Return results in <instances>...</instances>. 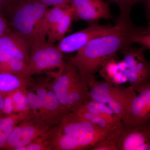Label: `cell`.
Masks as SVG:
<instances>
[{
  "mask_svg": "<svg viewBox=\"0 0 150 150\" xmlns=\"http://www.w3.org/2000/svg\"><path fill=\"white\" fill-rule=\"evenodd\" d=\"M145 50L142 46L139 48L130 46L122 52L124 54L123 61L126 64V69L133 70L148 82L150 81V62L145 59Z\"/></svg>",
  "mask_w": 150,
  "mask_h": 150,
  "instance_id": "14",
  "label": "cell"
},
{
  "mask_svg": "<svg viewBox=\"0 0 150 150\" xmlns=\"http://www.w3.org/2000/svg\"><path fill=\"white\" fill-rule=\"evenodd\" d=\"M9 30L8 24L5 18L0 13V37Z\"/></svg>",
  "mask_w": 150,
  "mask_h": 150,
  "instance_id": "32",
  "label": "cell"
},
{
  "mask_svg": "<svg viewBox=\"0 0 150 150\" xmlns=\"http://www.w3.org/2000/svg\"><path fill=\"white\" fill-rule=\"evenodd\" d=\"M30 57L28 63L27 76L42 74L57 69L59 74L64 68L63 53L47 40L35 43L29 48Z\"/></svg>",
  "mask_w": 150,
  "mask_h": 150,
  "instance_id": "5",
  "label": "cell"
},
{
  "mask_svg": "<svg viewBox=\"0 0 150 150\" xmlns=\"http://www.w3.org/2000/svg\"><path fill=\"white\" fill-rule=\"evenodd\" d=\"M71 8L69 5L53 7L48 9L43 17L39 27L38 35L40 39H46L50 30Z\"/></svg>",
  "mask_w": 150,
  "mask_h": 150,
  "instance_id": "16",
  "label": "cell"
},
{
  "mask_svg": "<svg viewBox=\"0 0 150 150\" xmlns=\"http://www.w3.org/2000/svg\"><path fill=\"white\" fill-rule=\"evenodd\" d=\"M126 81H127V79L123 72L119 71L113 76L110 83L118 85L120 84L124 83Z\"/></svg>",
  "mask_w": 150,
  "mask_h": 150,
  "instance_id": "31",
  "label": "cell"
},
{
  "mask_svg": "<svg viewBox=\"0 0 150 150\" xmlns=\"http://www.w3.org/2000/svg\"><path fill=\"white\" fill-rule=\"evenodd\" d=\"M12 57L13 56L0 48V63L8 62Z\"/></svg>",
  "mask_w": 150,
  "mask_h": 150,
  "instance_id": "33",
  "label": "cell"
},
{
  "mask_svg": "<svg viewBox=\"0 0 150 150\" xmlns=\"http://www.w3.org/2000/svg\"><path fill=\"white\" fill-rule=\"evenodd\" d=\"M88 88L82 81L75 85L68 94L66 107L71 112H76L86 101L89 100Z\"/></svg>",
  "mask_w": 150,
  "mask_h": 150,
  "instance_id": "17",
  "label": "cell"
},
{
  "mask_svg": "<svg viewBox=\"0 0 150 150\" xmlns=\"http://www.w3.org/2000/svg\"><path fill=\"white\" fill-rule=\"evenodd\" d=\"M51 88L56 98L66 107L67 96L73 87L82 81L79 71L69 59L62 73L55 76Z\"/></svg>",
  "mask_w": 150,
  "mask_h": 150,
  "instance_id": "11",
  "label": "cell"
},
{
  "mask_svg": "<svg viewBox=\"0 0 150 150\" xmlns=\"http://www.w3.org/2000/svg\"><path fill=\"white\" fill-rule=\"evenodd\" d=\"M46 6H59L69 4L71 0H39Z\"/></svg>",
  "mask_w": 150,
  "mask_h": 150,
  "instance_id": "29",
  "label": "cell"
},
{
  "mask_svg": "<svg viewBox=\"0 0 150 150\" xmlns=\"http://www.w3.org/2000/svg\"><path fill=\"white\" fill-rule=\"evenodd\" d=\"M18 150H49V148L43 135L29 144L20 148Z\"/></svg>",
  "mask_w": 150,
  "mask_h": 150,
  "instance_id": "27",
  "label": "cell"
},
{
  "mask_svg": "<svg viewBox=\"0 0 150 150\" xmlns=\"http://www.w3.org/2000/svg\"><path fill=\"white\" fill-rule=\"evenodd\" d=\"M8 0H0V13H3L5 10Z\"/></svg>",
  "mask_w": 150,
  "mask_h": 150,
  "instance_id": "34",
  "label": "cell"
},
{
  "mask_svg": "<svg viewBox=\"0 0 150 150\" xmlns=\"http://www.w3.org/2000/svg\"><path fill=\"white\" fill-rule=\"evenodd\" d=\"M75 112L82 118L95 126H97L102 130L112 134L119 133L124 127L123 124L116 125L113 124L99 115L81 109H79Z\"/></svg>",
  "mask_w": 150,
  "mask_h": 150,
  "instance_id": "20",
  "label": "cell"
},
{
  "mask_svg": "<svg viewBox=\"0 0 150 150\" xmlns=\"http://www.w3.org/2000/svg\"><path fill=\"white\" fill-rule=\"evenodd\" d=\"M26 90H18L10 94L13 103L14 110L17 112L30 111L27 102Z\"/></svg>",
  "mask_w": 150,
  "mask_h": 150,
  "instance_id": "23",
  "label": "cell"
},
{
  "mask_svg": "<svg viewBox=\"0 0 150 150\" xmlns=\"http://www.w3.org/2000/svg\"><path fill=\"white\" fill-rule=\"evenodd\" d=\"M148 129L124 126L115 139L118 150H150Z\"/></svg>",
  "mask_w": 150,
  "mask_h": 150,
  "instance_id": "10",
  "label": "cell"
},
{
  "mask_svg": "<svg viewBox=\"0 0 150 150\" xmlns=\"http://www.w3.org/2000/svg\"><path fill=\"white\" fill-rule=\"evenodd\" d=\"M135 91L139 94L134 97L122 122L126 127L149 128L150 126V81Z\"/></svg>",
  "mask_w": 150,
  "mask_h": 150,
  "instance_id": "8",
  "label": "cell"
},
{
  "mask_svg": "<svg viewBox=\"0 0 150 150\" xmlns=\"http://www.w3.org/2000/svg\"><path fill=\"white\" fill-rule=\"evenodd\" d=\"M74 20L72 9L71 7L69 11L56 22L50 30L47 36V40L48 43L53 44L56 41H60L64 38Z\"/></svg>",
  "mask_w": 150,
  "mask_h": 150,
  "instance_id": "18",
  "label": "cell"
},
{
  "mask_svg": "<svg viewBox=\"0 0 150 150\" xmlns=\"http://www.w3.org/2000/svg\"><path fill=\"white\" fill-rule=\"evenodd\" d=\"M48 9L39 0H8L4 12L9 18L13 30L25 39L29 48L45 40L39 38L38 31Z\"/></svg>",
  "mask_w": 150,
  "mask_h": 150,
  "instance_id": "3",
  "label": "cell"
},
{
  "mask_svg": "<svg viewBox=\"0 0 150 150\" xmlns=\"http://www.w3.org/2000/svg\"><path fill=\"white\" fill-rule=\"evenodd\" d=\"M133 43L140 44L145 49H150V33L135 36L132 39Z\"/></svg>",
  "mask_w": 150,
  "mask_h": 150,
  "instance_id": "28",
  "label": "cell"
},
{
  "mask_svg": "<svg viewBox=\"0 0 150 150\" xmlns=\"http://www.w3.org/2000/svg\"><path fill=\"white\" fill-rule=\"evenodd\" d=\"M148 7L149 8V10L150 11V0L148 2V4H147ZM148 29V31H149V33H150V21L149 22V27L147 28Z\"/></svg>",
  "mask_w": 150,
  "mask_h": 150,
  "instance_id": "36",
  "label": "cell"
},
{
  "mask_svg": "<svg viewBox=\"0 0 150 150\" xmlns=\"http://www.w3.org/2000/svg\"><path fill=\"white\" fill-rule=\"evenodd\" d=\"M148 134H149V137L150 138V126H149L148 129Z\"/></svg>",
  "mask_w": 150,
  "mask_h": 150,
  "instance_id": "37",
  "label": "cell"
},
{
  "mask_svg": "<svg viewBox=\"0 0 150 150\" xmlns=\"http://www.w3.org/2000/svg\"><path fill=\"white\" fill-rule=\"evenodd\" d=\"M108 2L117 5L120 9L119 16L123 17H130L131 8L135 5L144 3L147 6L149 0H107Z\"/></svg>",
  "mask_w": 150,
  "mask_h": 150,
  "instance_id": "24",
  "label": "cell"
},
{
  "mask_svg": "<svg viewBox=\"0 0 150 150\" xmlns=\"http://www.w3.org/2000/svg\"><path fill=\"white\" fill-rule=\"evenodd\" d=\"M33 83L31 77L0 71V94L5 97L17 91L27 89Z\"/></svg>",
  "mask_w": 150,
  "mask_h": 150,
  "instance_id": "15",
  "label": "cell"
},
{
  "mask_svg": "<svg viewBox=\"0 0 150 150\" xmlns=\"http://www.w3.org/2000/svg\"><path fill=\"white\" fill-rule=\"evenodd\" d=\"M69 112L56 98L52 90L51 83L42 106L35 117L52 129L59 124L64 116Z\"/></svg>",
  "mask_w": 150,
  "mask_h": 150,
  "instance_id": "12",
  "label": "cell"
},
{
  "mask_svg": "<svg viewBox=\"0 0 150 150\" xmlns=\"http://www.w3.org/2000/svg\"><path fill=\"white\" fill-rule=\"evenodd\" d=\"M51 128L39 118L33 116L15 126L2 149L18 150L46 134Z\"/></svg>",
  "mask_w": 150,
  "mask_h": 150,
  "instance_id": "6",
  "label": "cell"
},
{
  "mask_svg": "<svg viewBox=\"0 0 150 150\" xmlns=\"http://www.w3.org/2000/svg\"><path fill=\"white\" fill-rule=\"evenodd\" d=\"M5 97V96L0 94V112H2V111L3 112Z\"/></svg>",
  "mask_w": 150,
  "mask_h": 150,
  "instance_id": "35",
  "label": "cell"
},
{
  "mask_svg": "<svg viewBox=\"0 0 150 150\" xmlns=\"http://www.w3.org/2000/svg\"><path fill=\"white\" fill-rule=\"evenodd\" d=\"M116 23L115 30L91 40L69 59L88 88L89 81L94 74L118 51L131 46L133 38L149 33L147 28L135 25L130 18L119 16Z\"/></svg>",
  "mask_w": 150,
  "mask_h": 150,
  "instance_id": "1",
  "label": "cell"
},
{
  "mask_svg": "<svg viewBox=\"0 0 150 150\" xmlns=\"http://www.w3.org/2000/svg\"><path fill=\"white\" fill-rule=\"evenodd\" d=\"M118 133L102 130L76 112L70 111L49 130L44 138L49 150H80L91 149L107 138L115 139Z\"/></svg>",
  "mask_w": 150,
  "mask_h": 150,
  "instance_id": "2",
  "label": "cell"
},
{
  "mask_svg": "<svg viewBox=\"0 0 150 150\" xmlns=\"http://www.w3.org/2000/svg\"><path fill=\"white\" fill-rule=\"evenodd\" d=\"M90 23L88 27L62 38L56 47L63 53L77 51L91 40L112 32L118 26L116 22L113 26L100 24L98 21Z\"/></svg>",
  "mask_w": 150,
  "mask_h": 150,
  "instance_id": "7",
  "label": "cell"
},
{
  "mask_svg": "<svg viewBox=\"0 0 150 150\" xmlns=\"http://www.w3.org/2000/svg\"><path fill=\"white\" fill-rule=\"evenodd\" d=\"M0 48L13 57L28 63L30 57L28 43L15 31L9 30L0 37Z\"/></svg>",
  "mask_w": 150,
  "mask_h": 150,
  "instance_id": "13",
  "label": "cell"
},
{
  "mask_svg": "<svg viewBox=\"0 0 150 150\" xmlns=\"http://www.w3.org/2000/svg\"><path fill=\"white\" fill-rule=\"evenodd\" d=\"M89 100L107 105L123 121L129 112L136 91L131 86L121 87L113 84L97 81L94 76L89 80Z\"/></svg>",
  "mask_w": 150,
  "mask_h": 150,
  "instance_id": "4",
  "label": "cell"
},
{
  "mask_svg": "<svg viewBox=\"0 0 150 150\" xmlns=\"http://www.w3.org/2000/svg\"><path fill=\"white\" fill-rule=\"evenodd\" d=\"M27 69V63L15 57H12L9 61L5 63H0V71L8 72L23 76L28 77Z\"/></svg>",
  "mask_w": 150,
  "mask_h": 150,
  "instance_id": "22",
  "label": "cell"
},
{
  "mask_svg": "<svg viewBox=\"0 0 150 150\" xmlns=\"http://www.w3.org/2000/svg\"><path fill=\"white\" fill-rule=\"evenodd\" d=\"M91 150H118L115 139H104L98 142L92 147Z\"/></svg>",
  "mask_w": 150,
  "mask_h": 150,
  "instance_id": "26",
  "label": "cell"
},
{
  "mask_svg": "<svg viewBox=\"0 0 150 150\" xmlns=\"http://www.w3.org/2000/svg\"><path fill=\"white\" fill-rule=\"evenodd\" d=\"M76 20L91 23L112 18L109 6L103 0H71L69 3Z\"/></svg>",
  "mask_w": 150,
  "mask_h": 150,
  "instance_id": "9",
  "label": "cell"
},
{
  "mask_svg": "<svg viewBox=\"0 0 150 150\" xmlns=\"http://www.w3.org/2000/svg\"><path fill=\"white\" fill-rule=\"evenodd\" d=\"M23 119V116L20 113H13L0 118V148H2L6 144L14 128Z\"/></svg>",
  "mask_w": 150,
  "mask_h": 150,
  "instance_id": "21",
  "label": "cell"
},
{
  "mask_svg": "<svg viewBox=\"0 0 150 150\" xmlns=\"http://www.w3.org/2000/svg\"><path fill=\"white\" fill-rule=\"evenodd\" d=\"M118 63L115 60V57H113L108 61L99 70L100 74L108 83H110L113 76L121 71L118 67Z\"/></svg>",
  "mask_w": 150,
  "mask_h": 150,
  "instance_id": "25",
  "label": "cell"
},
{
  "mask_svg": "<svg viewBox=\"0 0 150 150\" xmlns=\"http://www.w3.org/2000/svg\"><path fill=\"white\" fill-rule=\"evenodd\" d=\"M14 110L13 103L10 95L5 97L3 112L6 114H11Z\"/></svg>",
  "mask_w": 150,
  "mask_h": 150,
  "instance_id": "30",
  "label": "cell"
},
{
  "mask_svg": "<svg viewBox=\"0 0 150 150\" xmlns=\"http://www.w3.org/2000/svg\"><path fill=\"white\" fill-rule=\"evenodd\" d=\"M79 109L99 115L113 124L116 125L123 124L121 119L116 115L113 110L108 105L104 103L89 100Z\"/></svg>",
  "mask_w": 150,
  "mask_h": 150,
  "instance_id": "19",
  "label": "cell"
}]
</instances>
